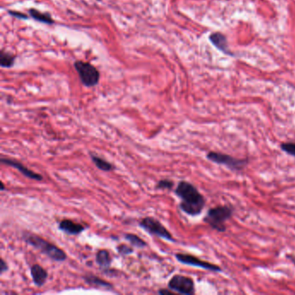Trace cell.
<instances>
[{
  "instance_id": "9",
  "label": "cell",
  "mask_w": 295,
  "mask_h": 295,
  "mask_svg": "<svg viewBox=\"0 0 295 295\" xmlns=\"http://www.w3.org/2000/svg\"><path fill=\"white\" fill-rule=\"evenodd\" d=\"M0 162L3 165H6V166H11V167L17 169L24 176H26V177L31 178V179L36 180V181H42V178H43L42 175L38 174L37 172H34L33 171H31V169L26 167L25 165H22V163H20L18 161H14V160H10V158H7V157H1Z\"/></svg>"
},
{
  "instance_id": "13",
  "label": "cell",
  "mask_w": 295,
  "mask_h": 295,
  "mask_svg": "<svg viewBox=\"0 0 295 295\" xmlns=\"http://www.w3.org/2000/svg\"><path fill=\"white\" fill-rule=\"evenodd\" d=\"M96 262L101 268L109 269L112 262L111 255L107 249H101L96 253Z\"/></svg>"
},
{
  "instance_id": "7",
  "label": "cell",
  "mask_w": 295,
  "mask_h": 295,
  "mask_svg": "<svg viewBox=\"0 0 295 295\" xmlns=\"http://www.w3.org/2000/svg\"><path fill=\"white\" fill-rule=\"evenodd\" d=\"M168 287L180 294L192 295L196 292L194 281L191 277L182 275H176L172 277L169 281Z\"/></svg>"
},
{
  "instance_id": "16",
  "label": "cell",
  "mask_w": 295,
  "mask_h": 295,
  "mask_svg": "<svg viewBox=\"0 0 295 295\" xmlns=\"http://www.w3.org/2000/svg\"><path fill=\"white\" fill-rule=\"evenodd\" d=\"M29 13L31 17H33L34 19H36L37 21L44 22V24H49V25L54 24V20L52 19L51 15L48 14V13H42L41 11L35 10V9L29 10Z\"/></svg>"
},
{
  "instance_id": "17",
  "label": "cell",
  "mask_w": 295,
  "mask_h": 295,
  "mask_svg": "<svg viewBox=\"0 0 295 295\" xmlns=\"http://www.w3.org/2000/svg\"><path fill=\"white\" fill-rule=\"evenodd\" d=\"M124 237H125V239L127 240V242H129L130 243H131L132 247L142 248V247H145L146 245H147L146 244V242H145L142 238H141V237L137 236V235H134V234H125Z\"/></svg>"
},
{
  "instance_id": "18",
  "label": "cell",
  "mask_w": 295,
  "mask_h": 295,
  "mask_svg": "<svg viewBox=\"0 0 295 295\" xmlns=\"http://www.w3.org/2000/svg\"><path fill=\"white\" fill-rule=\"evenodd\" d=\"M15 56L12 54L2 51L1 57H0V63L4 67H10L14 64Z\"/></svg>"
},
{
  "instance_id": "23",
  "label": "cell",
  "mask_w": 295,
  "mask_h": 295,
  "mask_svg": "<svg viewBox=\"0 0 295 295\" xmlns=\"http://www.w3.org/2000/svg\"><path fill=\"white\" fill-rule=\"evenodd\" d=\"M157 292L161 295L176 294V293H177V292L172 291V290L170 289V288H169V289H167V288H162V289L160 290Z\"/></svg>"
},
{
  "instance_id": "15",
  "label": "cell",
  "mask_w": 295,
  "mask_h": 295,
  "mask_svg": "<svg viewBox=\"0 0 295 295\" xmlns=\"http://www.w3.org/2000/svg\"><path fill=\"white\" fill-rule=\"evenodd\" d=\"M83 279H84L86 283L95 286V287H109V288H112V285L109 282H107V281H104L102 279L99 278L97 276H93V275H88V276H84Z\"/></svg>"
},
{
  "instance_id": "24",
  "label": "cell",
  "mask_w": 295,
  "mask_h": 295,
  "mask_svg": "<svg viewBox=\"0 0 295 295\" xmlns=\"http://www.w3.org/2000/svg\"><path fill=\"white\" fill-rule=\"evenodd\" d=\"M10 13H11L12 16H14V17H19V18H27V16L25 14H22V13H20V12H17V11H9Z\"/></svg>"
},
{
  "instance_id": "8",
  "label": "cell",
  "mask_w": 295,
  "mask_h": 295,
  "mask_svg": "<svg viewBox=\"0 0 295 295\" xmlns=\"http://www.w3.org/2000/svg\"><path fill=\"white\" fill-rule=\"evenodd\" d=\"M175 257L177 261L182 264L192 266V267H201L203 269L212 271V272H222L221 267L217 265L213 264L211 262L202 261L201 259L197 258V256L189 255V254H176Z\"/></svg>"
},
{
  "instance_id": "5",
  "label": "cell",
  "mask_w": 295,
  "mask_h": 295,
  "mask_svg": "<svg viewBox=\"0 0 295 295\" xmlns=\"http://www.w3.org/2000/svg\"><path fill=\"white\" fill-rule=\"evenodd\" d=\"M139 225L144 231H146L150 235L161 237L162 239L175 242L174 237L171 232L161 223L158 220L155 219L154 217H147L141 219Z\"/></svg>"
},
{
  "instance_id": "12",
  "label": "cell",
  "mask_w": 295,
  "mask_h": 295,
  "mask_svg": "<svg viewBox=\"0 0 295 295\" xmlns=\"http://www.w3.org/2000/svg\"><path fill=\"white\" fill-rule=\"evenodd\" d=\"M210 40L211 42L215 45L218 50L224 52L226 54H231L229 51L228 42H227V38L224 35L219 32H216V33L211 34L210 37Z\"/></svg>"
},
{
  "instance_id": "1",
  "label": "cell",
  "mask_w": 295,
  "mask_h": 295,
  "mask_svg": "<svg viewBox=\"0 0 295 295\" xmlns=\"http://www.w3.org/2000/svg\"><path fill=\"white\" fill-rule=\"evenodd\" d=\"M175 194L181 199L179 208L191 217H197L202 213L206 200L197 187L187 181H180L175 189Z\"/></svg>"
},
{
  "instance_id": "11",
  "label": "cell",
  "mask_w": 295,
  "mask_h": 295,
  "mask_svg": "<svg viewBox=\"0 0 295 295\" xmlns=\"http://www.w3.org/2000/svg\"><path fill=\"white\" fill-rule=\"evenodd\" d=\"M31 278L37 287H42L47 281L49 274L47 270L39 264H34L31 267Z\"/></svg>"
},
{
  "instance_id": "10",
  "label": "cell",
  "mask_w": 295,
  "mask_h": 295,
  "mask_svg": "<svg viewBox=\"0 0 295 295\" xmlns=\"http://www.w3.org/2000/svg\"><path fill=\"white\" fill-rule=\"evenodd\" d=\"M58 228H59L60 231H63L65 233L67 234V235H71V236L79 235L86 230L84 225L74 222L71 219L62 220L59 222Z\"/></svg>"
},
{
  "instance_id": "20",
  "label": "cell",
  "mask_w": 295,
  "mask_h": 295,
  "mask_svg": "<svg viewBox=\"0 0 295 295\" xmlns=\"http://www.w3.org/2000/svg\"><path fill=\"white\" fill-rule=\"evenodd\" d=\"M173 186H174V182L172 180L165 178L157 182L156 188L160 189V190H172Z\"/></svg>"
},
{
  "instance_id": "4",
  "label": "cell",
  "mask_w": 295,
  "mask_h": 295,
  "mask_svg": "<svg viewBox=\"0 0 295 295\" xmlns=\"http://www.w3.org/2000/svg\"><path fill=\"white\" fill-rule=\"evenodd\" d=\"M206 157L208 161L217 165L226 166L227 168L235 172H241L248 163L247 158H237L223 152H214V151L209 152L206 155Z\"/></svg>"
},
{
  "instance_id": "3",
  "label": "cell",
  "mask_w": 295,
  "mask_h": 295,
  "mask_svg": "<svg viewBox=\"0 0 295 295\" xmlns=\"http://www.w3.org/2000/svg\"><path fill=\"white\" fill-rule=\"evenodd\" d=\"M233 207L229 206H217L207 211L203 222L217 232H225L227 230L226 222L233 216Z\"/></svg>"
},
{
  "instance_id": "25",
  "label": "cell",
  "mask_w": 295,
  "mask_h": 295,
  "mask_svg": "<svg viewBox=\"0 0 295 295\" xmlns=\"http://www.w3.org/2000/svg\"><path fill=\"white\" fill-rule=\"evenodd\" d=\"M0 185H1V191H5V190H6V187H5V185H4L3 182H2V181H1V183H0Z\"/></svg>"
},
{
  "instance_id": "22",
  "label": "cell",
  "mask_w": 295,
  "mask_h": 295,
  "mask_svg": "<svg viewBox=\"0 0 295 295\" xmlns=\"http://www.w3.org/2000/svg\"><path fill=\"white\" fill-rule=\"evenodd\" d=\"M7 270H8V265L6 263V261L2 258L1 259V265H0V273L1 275H3Z\"/></svg>"
},
{
  "instance_id": "6",
  "label": "cell",
  "mask_w": 295,
  "mask_h": 295,
  "mask_svg": "<svg viewBox=\"0 0 295 295\" xmlns=\"http://www.w3.org/2000/svg\"><path fill=\"white\" fill-rule=\"evenodd\" d=\"M75 67L85 86L94 87L98 84L100 73L95 66L88 62L77 61L75 62Z\"/></svg>"
},
{
  "instance_id": "14",
  "label": "cell",
  "mask_w": 295,
  "mask_h": 295,
  "mask_svg": "<svg viewBox=\"0 0 295 295\" xmlns=\"http://www.w3.org/2000/svg\"><path fill=\"white\" fill-rule=\"evenodd\" d=\"M89 155L91 160L93 161L94 164L96 165V167L101 170V171H103V172H112V170L115 169V166H114L112 164L100 157L98 155L94 154L93 152H90Z\"/></svg>"
},
{
  "instance_id": "2",
  "label": "cell",
  "mask_w": 295,
  "mask_h": 295,
  "mask_svg": "<svg viewBox=\"0 0 295 295\" xmlns=\"http://www.w3.org/2000/svg\"><path fill=\"white\" fill-rule=\"evenodd\" d=\"M22 238L27 244L37 248V251L48 256L52 261L61 262H64L67 259V256L64 251H62V248H60L56 245L49 242L41 236L35 234L25 233Z\"/></svg>"
},
{
  "instance_id": "21",
  "label": "cell",
  "mask_w": 295,
  "mask_h": 295,
  "mask_svg": "<svg viewBox=\"0 0 295 295\" xmlns=\"http://www.w3.org/2000/svg\"><path fill=\"white\" fill-rule=\"evenodd\" d=\"M117 251L121 255H126V256L133 253V248L125 244L119 245L117 247Z\"/></svg>"
},
{
  "instance_id": "19",
  "label": "cell",
  "mask_w": 295,
  "mask_h": 295,
  "mask_svg": "<svg viewBox=\"0 0 295 295\" xmlns=\"http://www.w3.org/2000/svg\"><path fill=\"white\" fill-rule=\"evenodd\" d=\"M281 149L292 157H295V142H283L281 144Z\"/></svg>"
}]
</instances>
